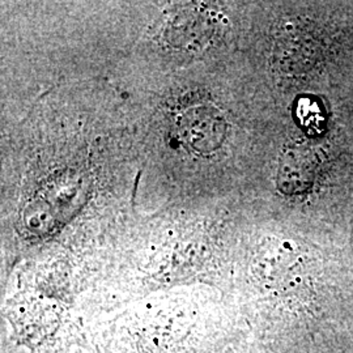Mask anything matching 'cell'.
Returning <instances> with one entry per match:
<instances>
[{
    "instance_id": "6da1fadb",
    "label": "cell",
    "mask_w": 353,
    "mask_h": 353,
    "mask_svg": "<svg viewBox=\"0 0 353 353\" xmlns=\"http://www.w3.org/2000/svg\"><path fill=\"white\" fill-rule=\"evenodd\" d=\"M176 134L191 151L210 153L225 139L227 121L214 105L196 103L176 117Z\"/></svg>"
},
{
    "instance_id": "7a4b0ae2",
    "label": "cell",
    "mask_w": 353,
    "mask_h": 353,
    "mask_svg": "<svg viewBox=\"0 0 353 353\" xmlns=\"http://www.w3.org/2000/svg\"><path fill=\"white\" fill-rule=\"evenodd\" d=\"M316 152L306 147H293L285 152L278 168V188L284 194H300L309 189L318 172Z\"/></svg>"
},
{
    "instance_id": "3957f363",
    "label": "cell",
    "mask_w": 353,
    "mask_h": 353,
    "mask_svg": "<svg viewBox=\"0 0 353 353\" xmlns=\"http://www.w3.org/2000/svg\"><path fill=\"white\" fill-rule=\"evenodd\" d=\"M297 110H299V118H300L303 126L306 127L307 130L318 131L323 126L325 118H323L322 108L319 106V103H316L313 100L303 99L299 102Z\"/></svg>"
}]
</instances>
